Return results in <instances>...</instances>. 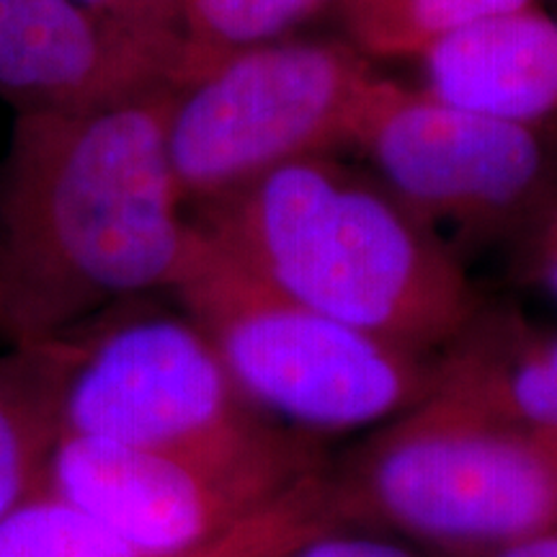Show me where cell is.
<instances>
[{
  "label": "cell",
  "mask_w": 557,
  "mask_h": 557,
  "mask_svg": "<svg viewBox=\"0 0 557 557\" xmlns=\"http://www.w3.org/2000/svg\"><path fill=\"white\" fill-rule=\"evenodd\" d=\"M171 88L73 114H16L0 158V336L45 346L189 269L199 227L165 150Z\"/></svg>",
  "instance_id": "cell-1"
},
{
  "label": "cell",
  "mask_w": 557,
  "mask_h": 557,
  "mask_svg": "<svg viewBox=\"0 0 557 557\" xmlns=\"http://www.w3.org/2000/svg\"><path fill=\"white\" fill-rule=\"evenodd\" d=\"M199 209L209 238L284 295L410 351H442L485 308L442 233L333 152Z\"/></svg>",
  "instance_id": "cell-2"
},
{
  "label": "cell",
  "mask_w": 557,
  "mask_h": 557,
  "mask_svg": "<svg viewBox=\"0 0 557 557\" xmlns=\"http://www.w3.org/2000/svg\"><path fill=\"white\" fill-rule=\"evenodd\" d=\"M96 323L75 336L60 436L152 451L269 493L320 478L315 438L261 413L184 312L132 302Z\"/></svg>",
  "instance_id": "cell-3"
},
{
  "label": "cell",
  "mask_w": 557,
  "mask_h": 557,
  "mask_svg": "<svg viewBox=\"0 0 557 557\" xmlns=\"http://www.w3.org/2000/svg\"><path fill=\"white\" fill-rule=\"evenodd\" d=\"M171 295L218 351L235 387L297 434L380 429L431 393L434 361L426 354L297 302L201 227Z\"/></svg>",
  "instance_id": "cell-4"
},
{
  "label": "cell",
  "mask_w": 557,
  "mask_h": 557,
  "mask_svg": "<svg viewBox=\"0 0 557 557\" xmlns=\"http://www.w3.org/2000/svg\"><path fill=\"white\" fill-rule=\"evenodd\" d=\"M346 39L222 54L171 90L165 150L184 205L207 207L292 160L348 148L377 83Z\"/></svg>",
  "instance_id": "cell-5"
},
{
  "label": "cell",
  "mask_w": 557,
  "mask_h": 557,
  "mask_svg": "<svg viewBox=\"0 0 557 557\" xmlns=\"http://www.w3.org/2000/svg\"><path fill=\"white\" fill-rule=\"evenodd\" d=\"M331 493L413 537L500 549L555 532L557 442L426 398L374 431Z\"/></svg>",
  "instance_id": "cell-6"
},
{
  "label": "cell",
  "mask_w": 557,
  "mask_h": 557,
  "mask_svg": "<svg viewBox=\"0 0 557 557\" xmlns=\"http://www.w3.org/2000/svg\"><path fill=\"white\" fill-rule=\"evenodd\" d=\"M348 148L431 227L521 240L557 205V127L487 114L377 78Z\"/></svg>",
  "instance_id": "cell-7"
},
{
  "label": "cell",
  "mask_w": 557,
  "mask_h": 557,
  "mask_svg": "<svg viewBox=\"0 0 557 557\" xmlns=\"http://www.w3.org/2000/svg\"><path fill=\"white\" fill-rule=\"evenodd\" d=\"M325 485L320 475L287 493L230 483L152 451L60 436L45 487L132 545L181 555L235 537Z\"/></svg>",
  "instance_id": "cell-8"
},
{
  "label": "cell",
  "mask_w": 557,
  "mask_h": 557,
  "mask_svg": "<svg viewBox=\"0 0 557 557\" xmlns=\"http://www.w3.org/2000/svg\"><path fill=\"white\" fill-rule=\"evenodd\" d=\"M184 47L78 0H0V96L16 114H73L173 90Z\"/></svg>",
  "instance_id": "cell-9"
},
{
  "label": "cell",
  "mask_w": 557,
  "mask_h": 557,
  "mask_svg": "<svg viewBox=\"0 0 557 557\" xmlns=\"http://www.w3.org/2000/svg\"><path fill=\"white\" fill-rule=\"evenodd\" d=\"M429 398L557 442V331L485 302L438 354Z\"/></svg>",
  "instance_id": "cell-10"
},
{
  "label": "cell",
  "mask_w": 557,
  "mask_h": 557,
  "mask_svg": "<svg viewBox=\"0 0 557 557\" xmlns=\"http://www.w3.org/2000/svg\"><path fill=\"white\" fill-rule=\"evenodd\" d=\"M421 62L438 99L557 127V18L537 5L455 34Z\"/></svg>",
  "instance_id": "cell-11"
},
{
  "label": "cell",
  "mask_w": 557,
  "mask_h": 557,
  "mask_svg": "<svg viewBox=\"0 0 557 557\" xmlns=\"http://www.w3.org/2000/svg\"><path fill=\"white\" fill-rule=\"evenodd\" d=\"M333 511L331 483L287 511L194 553L165 555L132 545L81 508L39 493L0 524V557H284L325 532Z\"/></svg>",
  "instance_id": "cell-12"
},
{
  "label": "cell",
  "mask_w": 557,
  "mask_h": 557,
  "mask_svg": "<svg viewBox=\"0 0 557 557\" xmlns=\"http://www.w3.org/2000/svg\"><path fill=\"white\" fill-rule=\"evenodd\" d=\"M78 338L0 354V524L45 485Z\"/></svg>",
  "instance_id": "cell-13"
},
{
  "label": "cell",
  "mask_w": 557,
  "mask_h": 557,
  "mask_svg": "<svg viewBox=\"0 0 557 557\" xmlns=\"http://www.w3.org/2000/svg\"><path fill=\"white\" fill-rule=\"evenodd\" d=\"M534 9V0H333L346 41L364 58H416L485 24Z\"/></svg>",
  "instance_id": "cell-14"
},
{
  "label": "cell",
  "mask_w": 557,
  "mask_h": 557,
  "mask_svg": "<svg viewBox=\"0 0 557 557\" xmlns=\"http://www.w3.org/2000/svg\"><path fill=\"white\" fill-rule=\"evenodd\" d=\"M184 54L178 83L222 54L295 37L333 0H176ZM173 86V88H176Z\"/></svg>",
  "instance_id": "cell-15"
},
{
  "label": "cell",
  "mask_w": 557,
  "mask_h": 557,
  "mask_svg": "<svg viewBox=\"0 0 557 557\" xmlns=\"http://www.w3.org/2000/svg\"><path fill=\"white\" fill-rule=\"evenodd\" d=\"M78 3L152 39L184 47L176 0H78Z\"/></svg>",
  "instance_id": "cell-16"
},
{
  "label": "cell",
  "mask_w": 557,
  "mask_h": 557,
  "mask_svg": "<svg viewBox=\"0 0 557 557\" xmlns=\"http://www.w3.org/2000/svg\"><path fill=\"white\" fill-rule=\"evenodd\" d=\"M284 557H413V555L385 540L344 537V534L320 532Z\"/></svg>",
  "instance_id": "cell-17"
},
{
  "label": "cell",
  "mask_w": 557,
  "mask_h": 557,
  "mask_svg": "<svg viewBox=\"0 0 557 557\" xmlns=\"http://www.w3.org/2000/svg\"><path fill=\"white\" fill-rule=\"evenodd\" d=\"M493 557H557V532H545L496 549Z\"/></svg>",
  "instance_id": "cell-18"
},
{
  "label": "cell",
  "mask_w": 557,
  "mask_h": 557,
  "mask_svg": "<svg viewBox=\"0 0 557 557\" xmlns=\"http://www.w3.org/2000/svg\"><path fill=\"white\" fill-rule=\"evenodd\" d=\"M524 263L527 274L540 282V287H545L549 295L557 297V256H542V259H529Z\"/></svg>",
  "instance_id": "cell-19"
}]
</instances>
